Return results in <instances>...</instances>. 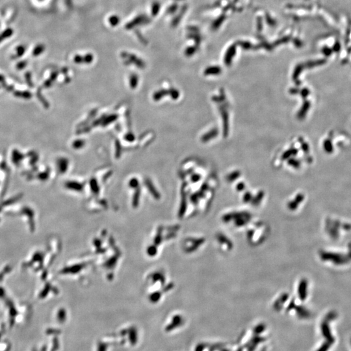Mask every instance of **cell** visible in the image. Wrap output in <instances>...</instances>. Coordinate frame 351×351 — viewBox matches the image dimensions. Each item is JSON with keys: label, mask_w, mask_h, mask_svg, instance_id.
I'll return each mask as SVG.
<instances>
[{"label": "cell", "mask_w": 351, "mask_h": 351, "mask_svg": "<svg viewBox=\"0 0 351 351\" xmlns=\"http://www.w3.org/2000/svg\"><path fill=\"white\" fill-rule=\"evenodd\" d=\"M169 91L163 89V90H160L159 91L155 92L154 95H153V98H154L155 101H159L161 98H163L165 96L169 95Z\"/></svg>", "instance_id": "6da1fadb"}, {"label": "cell", "mask_w": 351, "mask_h": 351, "mask_svg": "<svg viewBox=\"0 0 351 351\" xmlns=\"http://www.w3.org/2000/svg\"><path fill=\"white\" fill-rule=\"evenodd\" d=\"M117 118H118L117 115H111L109 116V117H107L106 118L103 119L102 122V126H107L108 124H110V123L115 121Z\"/></svg>", "instance_id": "7a4b0ae2"}, {"label": "cell", "mask_w": 351, "mask_h": 351, "mask_svg": "<svg viewBox=\"0 0 351 351\" xmlns=\"http://www.w3.org/2000/svg\"><path fill=\"white\" fill-rule=\"evenodd\" d=\"M137 84H138V77L137 75L133 74V75L131 76L130 80H129V85L131 86V87H132V88H135L137 87Z\"/></svg>", "instance_id": "3957f363"}, {"label": "cell", "mask_w": 351, "mask_h": 351, "mask_svg": "<svg viewBox=\"0 0 351 351\" xmlns=\"http://www.w3.org/2000/svg\"><path fill=\"white\" fill-rule=\"evenodd\" d=\"M85 144V142L84 140H76V141L74 142L73 143V147L76 149H79L81 148L83 146H84V145Z\"/></svg>", "instance_id": "277c9868"}, {"label": "cell", "mask_w": 351, "mask_h": 351, "mask_svg": "<svg viewBox=\"0 0 351 351\" xmlns=\"http://www.w3.org/2000/svg\"><path fill=\"white\" fill-rule=\"evenodd\" d=\"M169 95L171 96V98L174 100H176L179 97V92L177 90H175L174 88H171L169 91Z\"/></svg>", "instance_id": "5b68a950"}, {"label": "cell", "mask_w": 351, "mask_h": 351, "mask_svg": "<svg viewBox=\"0 0 351 351\" xmlns=\"http://www.w3.org/2000/svg\"><path fill=\"white\" fill-rule=\"evenodd\" d=\"M121 154V146L120 143H119L118 141H116V158H119L120 157Z\"/></svg>", "instance_id": "8992f818"}, {"label": "cell", "mask_w": 351, "mask_h": 351, "mask_svg": "<svg viewBox=\"0 0 351 351\" xmlns=\"http://www.w3.org/2000/svg\"><path fill=\"white\" fill-rule=\"evenodd\" d=\"M91 188L94 191H98V184H97V181L96 180V179H92L91 181Z\"/></svg>", "instance_id": "52a82bcc"}, {"label": "cell", "mask_w": 351, "mask_h": 351, "mask_svg": "<svg viewBox=\"0 0 351 351\" xmlns=\"http://www.w3.org/2000/svg\"><path fill=\"white\" fill-rule=\"evenodd\" d=\"M69 185L72 189L74 188L76 190H81L82 189V185L80 184H77V183H70Z\"/></svg>", "instance_id": "ba28073f"}, {"label": "cell", "mask_w": 351, "mask_h": 351, "mask_svg": "<svg viewBox=\"0 0 351 351\" xmlns=\"http://www.w3.org/2000/svg\"><path fill=\"white\" fill-rule=\"evenodd\" d=\"M124 139L129 142H133L135 140V136H134L132 133H128L125 135Z\"/></svg>", "instance_id": "9c48e42d"}, {"label": "cell", "mask_w": 351, "mask_h": 351, "mask_svg": "<svg viewBox=\"0 0 351 351\" xmlns=\"http://www.w3.org/2000/svg\"><path fill=\"white\" fill-rule=\"evenodd\" d=\"M60 167H61V169L62 171L66 170V168H67V161L66 160L62 159V161H61Z\"/></svg>", "instance_id": "30bf717a"}, {"label": "cell", "mask_w": 351, "mask_h": 351, "mask_svg": "<svg viewBox=\"0 0 351 351\" xmlns=\"http://www.w3.org/2000/svg\"><path fill=\"white\" fill-rule=\"evenodd\" d=\"M129 185L133 188L137 187L138 185V180L135 178L132 179V180L129 181Z\"/></svg>", "instance_id": "8fae6325"}]
</instances>
